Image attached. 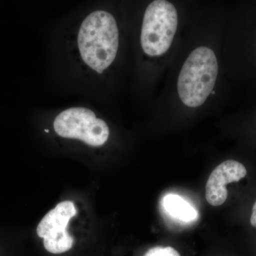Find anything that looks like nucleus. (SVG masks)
Returning <instances> with one entry per match:
<instances>
[{
    "label": "nucleus",
    "instance_id": "obj_2",
    "mask_svg": "<svg viewBox=\"0 0 256 256\" xmlns=\"http://www.w3.org/2000/svg\"><path fill=\"white\" fill-rule=\"evenodd\" d=\"M218 66L214 52L208 47L193 50L178 76V90L185 106L196 108L204 104L213 92Z\"/></svg>",
    "mask_w": 256,
    "mask_h": 256
},
{
    "label": "nucleus",
    "instance_id": "obj_7",
    "mask_svg": "<svg viewBox=\"0 0 256 256\" xmlns=\"http://www.w3.org/2000/svg\"><path fill=\"white\" fill-rule=\"evenodd\" d=\"M162 206L168 214L180 222L190 223L198 218L197 210L178 195H166L163 198Z\"/></svg>",
    "mask_w": 256,
    "mask_h": 256
},
{
    "label": "nucleus",
    "instance_id": "obj_8",
    "mask_svg": "<svg viewBox=\"0 0 256 256\" xmlns=\"http://www.w3.org/2000/svg\"><path fill=\"white\" fill-rule=\"evenodd\" d=\"M144 256H181L180 252L171 246H156L152 248Z\"/></svg>",
    "mask_w": 256,
    "mask_h": 256
},
{
    "label": "nucleus",
    "instance_id": "obj_5",
    "mask_svg": "<svg viewBox=\"0 0 256 256\" xmlns=\"http://www.w3.org/2000/svg\"><path fill=\"white\" fill-rule=\"evenodd\" d=\"M77 214L74 202H60L42 218L37 227V234L44 239L47 252L54 254L68 252L74 245V238L66 228L70 220Z\"/></svg>",
    "mask_w": 256,
    "mask_h": 256
},
{
    "label": "nucleus",
    "instance_id": "obj_6",
    "mask_svg": "<svg viewBox=\"0 0 256 256\" xmlns=\"http://www.w3.org/2000/svg\"><path fill=\"white\" fill-rule=\"evenodd\" d=\"M247 174L246 168L235 160L220 163L210 173L206 184V200L210 204L218 206L226 201L228 191L226 185L237 182Z\"/></svg>",
    "mask_w": 256,
    "mask_h": 256
},
{
    "label": "nucleus",
    "instance_id": "obj_1",
    "mask_svg": "<svg viewBox=\"0 0 256 256\" xmlns=\"http://www.w3.org/2000/svg\"><path fill=\"white\" fill-rule=\"evenodd\" d=\"M82 60L98 74L114 62L119 45L117 23L112 14L102 10L94 12L82 22L78 36Z\"/></svg>",
    "mask_w": 256,
    "mask_h": 256
},
{
    "label": "nucleus",
    "instance_id": "obj_4",
    "mask_svg": "<svg viewBox=\"0 0 256 256\" xmlns=\"http://www.w3.org/2000/svg\"><path fill=\"white\" fill-rule=\"evenodd\" d=\"M54 128L60 137L80 140L92 146H102L109 137L105 121L85 108H72L60 112L56 118Z\"/></svg>",
    "mask_w": 256,
    "mask_h": 256
},
{
    "label": "nucleus",
    "instance_id": "obj_9",
    "mask_svg": "<svg viewBox=\"0 0 256 256\" xmlns=\"http://www.w3.org/2000/svg\"><path fill=\"white\" fill-rule=\"evenodd\" d=\"M250 224L252 226L256 228V201L252 206V214L250 216Z\"/></svg>",
    "mask_w": 256,
    "mask_h": 256
},
{
    "label": "nucleus",
    "instance_id": "obj_3",
    "mask_svg": "<svg viewBox=\"0 0 256 256\" xmlns=\"http://www.w3.org/2000/svg\"><path fill=\"white\" fill-rule=\"evenodd\" d=\"M176 8L165 0L153 1L146 8L141 32V46L150 56H159L169 50L178 30Z\"/></svg>",
    "mask_w": 256,
    "mask_h": 256
},
{
    "label": "nucleus",
    "instance_id": "obj_10",
    "mask_svg": "<svg viewBox=\"0 0 256 256\" xmlns=\"http://www.w3.org/2000/svg\"><path fill=\"white\" fill-rule=\"evenodd\" d=\"M45 131H46V132H48V130H45Z\"/></svg>",
    "mask_w": 256,
    "mask_h": 256
}]
</instances>
